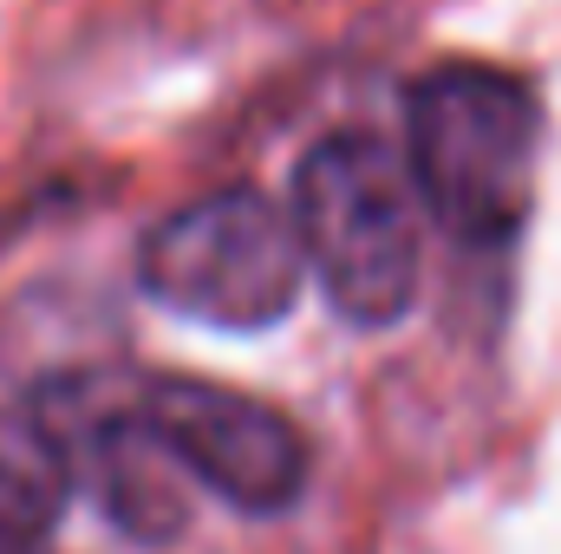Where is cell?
I'll return each instance as SVG.
<instances>
[{"label":"cell","instance_id":"277c9868","mask_svg":"<svg viewBox=\"0 0 561 554\" xmlns=\"http://www.w3.org/2000/svg\"><path fill=\"white\" fill-rule=\"evenodd\" d=\"M131 412L196 489H209L242 516H287L307 496L313 443L280 405L255 392H236L196 372H163V379H144Z\"/></svg>","mask_w":561,"mask_h":554},{"label":"cell","instance_id":"3957f363","mask_svg":"<svg viewBox=\"0 0 561 554\" xmlns=\"http://www.w3.org/2000/svg\"><path fill=\"white\" fill-rule=\"evenodd\" d=\"M138 287L176 320L216 333H268L307 287L294 216L275 196L229 183L170 209L138 242Z\"/></svg>","mask_w":561,"mask_h":554},{"label":"cell","instance_id":"5b68a950","mask_svg":"<svg viewBox=\"0 0 561 554\" xmlns=\"http://www.w3.org/2000/svg\"><path fill=\"white\" fill-rule=\"evenodd\" d=\"M92 483V503L105 509V522L118 529V535H131V542H170V535H183V522H190V496H183V470L170 463V450L144 430V417H112L99 437H92V450H85V463H72V483Z\"/></svg>","mask_w":561,"mask_h":554},{"label":"cell","instance_id":"7a4b0ae2","mask_svg":"<svg viewBox=\"0 0 561 554\" xmlns=\"http://www.w3.org/2000/svg\"><path fill=\"white\" fill-rule=\"evenodd\" d=\"M294 235L327 307L359 326H399L424 280V229L405 163L373 131H327L294 163Z\"/></svg>","mask_w":561,"mask_h":554},{"label":"cell","instance_id":"8992f818","mask_svg":"<svg viewBox=\"0 0 561 554\" xmlns=\"http://www.w3.org/2000/svg\"><path fill=\"white\" fill-rule=\"evenodd\" d=\"M66 503H72L66 437L0 405V554H39Z\"/></svg>","mask_w":561,"mask_h":554},{"label":"cell","instance_id":"6da1fadb","mask_svg":"<svg viewBox=\"0 0 561 554\" xmlns=\"http://www.w3.org/2000/svg\"><path fill=\"white\" fill-rule=\"evenodd\" d=\"M405 183L463 249H503L536 216L542 99L490 59H444L405 92Z\"/></svg>","mask_w":561,"mask_h":554}]
</instances>
